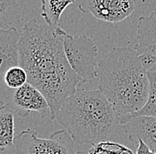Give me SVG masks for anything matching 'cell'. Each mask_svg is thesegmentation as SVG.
<instances>
[{
  "label": "cell",
  "instance_id": "277c9868",
  "mask_svg": "<svg viewBox=\"0 0 156 154\" xmlns=\"http://www.w3.org/2000/svg\"><path fill=\"white\" fill-rule=\"evenodd\" d=\"M67 130H57L49 138H40L36 129H26L15 136L16 154H84Z\"/></svg>",
  "mask_w": 156,
  "mask_h": 154
},
{
  "label": "cell",
  "instance_id": "7c38bea8",
  "mask_svg": "<svg viewBox=\"0 0 156 154\" xmlns=\"http://www.w3.org/2000/svg\"><path fill=\"white\" fill-rule=\"evenodd\" d=\"M0 113V148L1 151L14 145L13 112L7 106H1Z\"/></svg>",
  "mask_w": 156,
  "mask_h": 154
},
{
  "label": "cell",
  "instance_id": "8fae6325",
  "mask_svg": "<svg viewBox=\"0 0 156 154\" xmlns=\"http://www.w3.org/2000/svg\"><path fill=\"white\" fill-rule=\"evenodd\" d=\"M42 17L47 25L57 28L62 12L69 5L75 4L76 0H41Z\"/></svg>",
  "mask_w": 156,
  "mask_h": 154
},
{
  "label": "cell",
  "instance_id": "52a82bcc",
  "mask_svg": "<svg viewBox=\"0 0 156 154\" xmlns=\"http://www.w3.org/2000/svg\"><path fill=\"white\" fill-rule=\"evenodd\" d=\"M83 13L110 23L121 22L135 10V0H83L78 6Z\"/></svg>",
  "mask_w": 156,
  "mask_h": 154
},
{
  "label": "cell",
  "instance_id": "8992f818",
  "mask_svg": "<svg viewBox=\"0 0 156 154\" xmlns=\"http://www.w3.org/2000/svg\"><path fill=\"white\" fill-rule=\"evenodd\" d=\"M7 94L10 95L6 96V102L1 104V106H7L20 117L24 118L31 112H37L46 121L53 120L47 99L38 89L29 82L16 89H8Z\"/></svg>",
  "mask_w": 156,
  "mask_h": 154
},
{
  "label": "cell",
  "instance_id": "e0dca14e",
  "mask_svg": "<svg viewBox=\"0 0 156 154\" xmlns=\"http://www.w3.org/2000/svg\"><path fill=\"white\" fill-rule=\"evenodd\" d=\"M136 154H156L153 151H151L148 146L141 140L137 139V148H136Z\"/></svg>",
  "mask_w": 156,
  "mask_h": 154
},
{
  "label": "cell",
  "instance_id": "5b68a950",
  "mask_svg": "<svg viewBox=\"0 0 156 154\" xmlns=\"http://www.w3.org/2000/svg\"><path fill=\"white\" fill-rule=\"evenodd\" d=\"M63 42L66 57L74 72L83 83L94 81L97 78L99 64L94 41L85 35L71 36L66 32Z\"/></svg>",
  "mask_w": 156,
  "mask_h": 154
},
{
  "label": "cell",
  "instance_id": "9a60e30c",
  "mask_svg": "<svg viewBox=\"0 0 156 154\" xmlns=\"http://www.w3.org/2000/svg\"><path fill=\"white\" fill-rule=\"evenodd\" d=\"M3 80L8 89H16L28 82V75L21 67H13L5 73Z\"/></svg>",
  "mask_w": 156,
  "mask_h": 154
},
{
  "label": "cell",
  "instance_id": "4fadbf2b",
  "mask_svg": "<svg viewBox=\"0 0 156 154\" xmlns=\"http://www.w3.org/2000/svg\"><path fill=\"white\" fill-rule=\"evenodd\" d=\"M21 19L20 9L17 0H0L1 29L13 28Z\"/></svg>",
  "mask_w": 156,
  "mask_h": 154
},
{
  "label": "cell",
  "instance_id": "30bf717a",
  "mask_svg": "<svg viewBox=\"0 0 156 154\" xmlns=\"http://www.w3.org/2000/svg\"><path fill=\"white\" fill-rule=\"evenodd\" d=\"M20 35L15 27L0 29V75L13 67L20 66Z\"/></svg>",
  "mask_w": 156,
  "mask_h": 154
},
{
  "label": "cell",
  "instance_id": "ba28073f",
  "mask_svg": "<svg viewBox=\"0 0 156 154\" xmlns=\"http://www.w3.org/2000/svg\"><path fill=\"white\" fill-rule=\"evenodd\" d=\"M137 44L135 50L147 70L156 63V11L149 17H140L137 25Z\"/></svg>",
  "mask_w": 156,
  "mask_h": 154
},
{
  "label": "cell",
  "instance_id": "5bb4252c",
  "mask_svg": "<svg viewBox=\"0 0 156 154\" xmlns=\"http://www.w3.org/2000/svg\"><path fill=\"white\" fill-rule=\"evenodd\" d=\"M150 82L148 99L145 106L134 116H148L156 118V71H148Z\"/></svg>",
  "mask_w": 156,
  "mask_h": 154
},
{
  "label": "cell",
  "instance_id": "9c48e42d",
  "mask_svg": "<svg viewBox=\"0 0 156 154\" xmlns=\"http://www.w3.org/2000/svg\"><path fill=\"white\" fill-rule=\"evenodd\" d=\"M121 125L130 136L141 139L156 153V118L148 116H127L121 118Z\"/></svg>",
  "mask_w": 156,
  "mask_h": 154
},
{
  "label": "cell",
  "instance_id": "2e32d148",
  "mask_svg": "<svg viewBox=\"0 0 156 154\" xmlns=\"http://www.w3.org/2000/svg\"><path fill=\"white\" fill-rule=\"evenodd\" d=\"M89 154H135L132 150L126 147L125 145L110 142L103 141L98 145H93L90 151Z\"/></svg>",
  "mask_w": 156,
  "mask_h": 154
},
{
  "label": "cell",
  "instance_id": "7a4b0ae2",
  "mask_svg": "<svg viewBox=\"0 0 156 154\" xmlns=\"http://www.w3.org/2000/svg\"><path fill=\"white\" fill-rule=\"evenodd\" d=\"M98 89L121 118L133 115L146 104L150 82L148 70L136 50L115 47L99 61Z\"/></svg>",
  "mask_w": 156,
  "mask_h": 154
},
{
  "label": "cell",
  "instance_id": "3957f363",
  "mask_svg": "<svg viewBox=\"0 0 156 154\" xmlns=\"http://www.w3.org/2000/svg\"><path fill=\"white\" fill-rule=\"evenodd\" d=\"M77 145L106 141L121 125V116L99 89H77L55 117Z\"/></svg>",
  "mask_w": 156,
  "mask_h": 154
},
{
  "label": "cell",
  "instance_id": "6da1fadb",
  "mask_svg": "<svg viewBox=\"0 0 156 154\" xmlns=\"http://www.w3.org/2000/svg\"><path fill=\"white\" fill-rule=\"evenodd\" d=\"M65 33L59 26H41L32 19L24 25L20 40V67L26 71L28 82L47 99L53 120L65 100L83 83L66 57Z\"/></svg>",
  "mask_w": 156,
  "mask_h": 154
}]
</instances>
